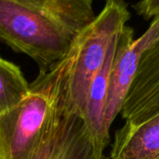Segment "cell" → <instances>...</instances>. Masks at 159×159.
Instances as JSON below:
<instances>
[{"instance_id": "1", "label": "cell", "mask_w": 159, "mask_h": 159, "mask_svg": "<svg viewBox=\"0 0 159 159\" xmlns=\"http://www.w3.org/2000/svg\"><path fill=\"white\" fill-rule=\"evenodd\" d=\"M95 17L93 0H0V41L47 70Z\"/></svg>"}, {"instance_id": "2", "label": "cell", "mask_w": 159, "mask_h": 159, "mask_svg": "<svg viewBox=\"0 0 159 159\" xmlns=\"http://www.w3.org/2000/svg\"><path fill=\"white\" fill-rule=\"evenodd\" d=\"M69 51L30 84L27 96L0 114V159H27L57 124L65 110Z\"/></svg>"}, {"instance_id": "3", "label": "cell", "mask_w": 159, "mask_h": 159, "mask_svg": "<svg viewBox=\"0 0 159 159\" xmlns=\"http://www.w3.org/2000/svg\"><path fill=\"white\" fill-rule=\"evenodd\" d=\"M130 17L125 0H105L98 15L74 39L68 50L71 63L64 95L68 111L83 114L92 80L116 50Z\"/></svg>"}, {"instance_id": "4", "label": "cell", "mask_w": 159, "mask_h": 159, "mask_svg": "<svg viewBox=\"0 0 159 159\" xmlns=\"http://www.w3.org/2000/svg\"><path fill=\"white\" fill-rule=\"evenodd\" d=\"M158 38L159 16L152 19L148 29L138 39H134L132 27L125 25L122 30L110 72L105 111V126L108 133L115 118L121 112L143 53Z\"/></svg>"}, {"instance_id": "5", "label": "cell", "mask_w": 159, "mask_h": 159, "mask_svg": "<svg viewBox=\"0 0 159 159\" xmlns=\"http://www.w3.org/2000/svg\"><path fill=\"white\" fill-rule=\"evenodd\" d=\"M27 159H106L82 115L64 110L57 124Z\"/></svg>"}, {"instance_id": "6", "label": "cell", "mask_w": 159, "mask_h": 159, "mask_svg": "<svg viewBox=\"0 0 159 159\" xmlns=\"http://www.w3.org/2000/svg\"><path fill=\"white\" fill-rule=\"evenodd\" d=\"M159 112V38L143 53L124 101L125 123L139 124Z\"/></svg>"}, {"instance_id": "7", "label": "cell", "mask_w": 159, "mask_h": 159, "mask_svg": "<svg viewBox=\"0 0 159 159\" xmlns=\"http://www.w3.org/2000/svg\"><path fill=\"white\" fill-rule=\"evenodd\" d=\"M111 159H159V112L116 130Z\"/></svg>"}, {"instance_id": "8", "label": "cell", "mask_w": 159, "mask_h": 159, "mask_svg": "<svg viewBox=\"0 0 159 159\" xmlns=\"http://www.w3.org/2000/svg\"><path fill=\"white\" fill-rule=\"evenodd\" d=\"M30 84L15 64L0 57V114L17 106L29 93Z\"/></svg>"}, {"instance_id": "9", "label": "cell", "mask_w": 159, "mask_h": 159, "mask_svg": "<svg viewBox=\"0 0 159 159\" xmlns=\"http://www.w3.org/2000/svg\"><path fill=\"white\" fill-rule=\"evenodd\" d=\"M132 8L145 21L159 16V0H139Z\"/></svg>"}]
</instances>
